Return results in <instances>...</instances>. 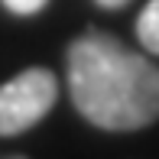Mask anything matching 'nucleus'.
<instances>
[{
    "label": "nucleus",
    "instance_id": "4",
    "mask_svg": "<svg viewBox=\"0 0 159 159\" xmlns=\"http://www.w3.org/2000/svg\"><path fill=\"white\" fill-rule=\"evenodd\" d=\"M46 3L49 0H3V7L10 13H16V16H33V13H39Z\"/></svg>",
    "mask_w": 159,
    "mask_h": 159
},
{
    "label": "nucleus",
    "instance_id": "3",
    "mask_svg": "<svg viewBox=\"0 0 159 159\" xmlns=\"http://www.w3.org/2000/svg\"><path fill=\"white\" fill-rule=\"evenodd\" d=\"M136 39L143 42L146 52L159 55V0H149L136 16Z\"/></svg>",
    "mask_w": 159,
    "mask_h": 159
},
{
    "label": "nucleus",
    "instance_id": "1",
    "mask_svg": "<svg viewBox=\"0 0 159 159\" xmlns=\"http://www.w3.org/2000/svg\"><path fill=\"white\" fill-rule=\"evenodd\" d=\"M68 94L101 130H140L159 120V65L111 33L91 30L68 46Z\"/></svg>",
    "mask_w": 159,
    "mask_h": 159
},
{
    "label": "nucleus",
    "instance_id": "5",
    "mask_svg": "<svg viewBox=\"0 0 159 159\" xmlns=\"http://www.w3.org/2000/svg\"><path fill=\"white\" fill-rule=\"evenodd\" d=\"M130 0H98V7H104V10H120V7H127Z\"/></svg>",
    "mask_w": 159,
    "mask_h": 159
},
{
    "label": "nucleus",
    "instance_id": "2",
    "mask_svg": "<svg viewBox=\"0 0 159 159\" xmlns=\"http://www.w3.org/2000/svg\"><path fill=\"white\" fill-rule=\"evenodd\" d=\"M59 98V78L49 68H26L0 84V136H16L39 124Z\"/></svg>",
    "mask_w": 159,
    "mask_h": 159
}]
</instances>
